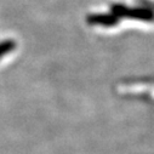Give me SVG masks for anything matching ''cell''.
<instances>
[{"label": "cell", "instance_id": "obj_1", "mask_svg": "<svg viewBox=\"0 0 154 154\" xmlns=\"http://www.w3.org/2000/svg\"><path fill=\"white\" fill-rule=\"evenodd\" d=\"M14 42H10V40H5V42H2L0 43V58H2L5 54H9L10 51L14 50Z\"/></svg>", "mask_w": 154, "mask_h": 154}]
</instances>
